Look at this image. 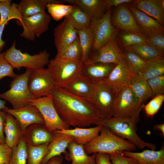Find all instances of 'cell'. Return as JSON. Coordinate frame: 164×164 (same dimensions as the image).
Returning <instances> with one entry per match:
<instances>
[{"label":"cell","mask_w":164,"mask_h":164,"mask_svg":"<svg viewBox=\"0 0 164 164\" xmlns=\"http://www.w3.org/2000/svg\"><path fill=\"white\" fill-rule=\"evenodd\" d=\"M50 95L60 117L70 126L85 128L95 125L101 119L88 99L74 95L57 86Z\"/></svg>","instance_id":"1"},{"label":"cell","mask_w":164,"mask_h":164,"mask_svg":"<svg viewBox=\"0 0 164 164\" xmlns=\"http://www.w3.org/2000/svg\"><path fill=\"white\" fill-rule=\"evenodd\" d=\"M89 155L97 153L110 154L117 152L134 151L136 147L128 141L113 133L108 127L103 126L99 135L84 145Z\"/></svg>","instance_id":"2"},{"label":"cell","mask_w":164,"mask_h":164,"mask_svg":"<svg viewBox=\"0 0 164 164\" xmlns=\"http://www.w3.org/2000/svg\"><path fill=\"white\" fill-rule=\"evenodd\" d=\"M137 124L130 118L112 116L101 119L95 125H100L108 127L115 135L128 141L140 149L148 148L155 150V145L145 142L137 135Z\"/></svg>","instance_id":"3"},{"label":"cell","mask_w":164,"mask_h":164,"mask_svg":"<svg viewBox=\"0 0 164 164\" xmlns=\"http://www.w3.org/2000/svg\"><path fill=\"white\" fill-rule=\"evenodd\" d=\"M14 40L11 46L5 52L4 56L8 63L14 68L19 70L22 67L34 70L44 68L49 63V53L46 50L33 55L23 53L15 47Z\"/></svg>","instance_id":"4"},{"label":"cell","mask_w":164,"mask_h":164,"mask_svg":"<svg viewBox=\"0 0 164 164\" xmlns=\"http://www.w3.org/2000/svg\"><path fill=\"white\" fill-rule=\"evenodd\" d=\"M31 69H26L23 73L17 75L10 82V89L0 94V98L9 102L12 109H17L30 104L34 98L28 87V81Z\"/></svg>","instance_id":"5"},{"label":"cell","mask_w":164,"mask_h":164,"mask_svg":"<svg viewBox=\"0 0 164 164\" xmlns=\"http://www.w3.org/2000/svg\"><path fill=\"white\" fill-rule=\"evenodd\" d=\"M144 105L129 87H125L116 94L113 116L130 118L137 123Z\"/></svg>","instance_id":"6"},{"label":"cell","mask_w":164,"mask_h":164,"mask_svg":"<svg viewBox=\"0 0 164 164\" xmlns=\"http://www.w3.org/2000/svg\"><path fill=\"white\" fill-rule=\"evenodd\" d=\"M48 65L56 86L63 88L82 74L84 63L81 60L61 61L53 59Z\"/></svg>","instance_id":"7"},{"label":"cell","mask_w":164,"mask_h":164,"mask_svg":"<svg viewBox=\"0 0 164 164\" xmlns=\"http://www.w3.org/2000/svg\"><path fill=\"white\" fill-rule=\"evenodd\" d=\"M111 8L108 9L102 16L91 19L90 27L94 37L92 50L96 51L117 36L118 30L113 26L111 20Z\"/></svg>","instance_id":"8"},{"label":"cell","mask_w":164,"mask_h":164,"mask_svg":"<svg viewBox=\"0 0 164 164\" xmlns=\"http://www.w3.org/2000/svg\"><path fill=\"white\" fill-rule=\"evenodd\" d=\"M94 83L93 93L88 99L99 112L101 119L113 116L116 93L110 86L104 82Z\"/></svg>","instance_id":"9"},{"label":"cell","mask_w":164,"mask_h":164,"mask_svg":"<svg viewBox=\"0 0 164 164\" xmlns=\"http://www.w3.org/2000/svg\"><path fill=\"white\" fill-rule=\"evenodd\" d=\"M30 104L38 109L44 120V126L50 131L53 132L70 128V126L60 117L50 95L34 99Z\"/></svg>","instance_id":"10"},{"label":"cell","mask_w":164,"mask_h":164,"mask_svg":"<svg viewBox=\"0 0 164 164\" xmlns=\"http://www.w3.org/2000/svg\"><path fill=\"white\" fill-rule=\"evenodd\" d=\"M51 20L50 15L45 12L21 17L16 22L19 26L23 27V31L20 36L29 41H34L36 37L39 38L47 31Z\"/></svg>","instance_id":"11"},{"label":"cell","mask_w":164,"mask_h":164,"mask_svg":"<svg viewBox=\"0 0 164 164\" xmlns=\"http://www.w3.org/2000/svg\"><path fill=\"white\" fill-rule=\"evenodd\" d=\"M28 86L31 94L36 99L50 95L56 85L49 69L44 68L32 70Z\"/></svg>","instance_id":"12"},{"label":"cell","mask_w":164,"mask_h":164,"mask_svg":"<svg viewBox=\"0 0 164 164\" xmlns=\"http://www.w3.org/2000/svg\"><path fill=\"white\" fill-rule=\"evenodd\" d=\"M116 36L96 51L84 64L101 63L117 65L124 62L123 51L119 47Z\"/></svg>","instance_id":"13"},{"label":"cell","mask_w":164,"mask_h":164,"mask_svg":"<svg viewBox=\"0 0 164 164\" xmlns=\"http://www.w3.org/2000/svg\"><path fill=\"white\" fill-rule=\"evenodd\" d=\"M2 111L12 116L24 133L27 128L32 125H44L43 117L38 109L30 104L17 109L5 106Z\"/></svg>","instance_id":"14"},{"label":"cell","mask_w":164,"mask_h":164,"mask_svg":"<svg viewBox=\"0 0 164 164\" xmlns=\"http://www.w3.org/2000/svg\"><path fill=\"white\" fill-rule=\"evenodd\" d=\"M111 20L113 26L118 30L143 34L126 4L117 7L112 15L111 14Z\"/></svg>","instance_id":"15"},{"label":"cell","mask_w":164,"mask_h":164,"mask_svg":"<svg viewBox=\"0 0 164 164\" xmlns=\"http://www.w3.org/2000/svg\"><path fill=\"white\" fill-rule=\"evenodd\" d=\"M133 75L124 61L115 65L108 77L102 82L110 86L116 94L123 88L129 86Z\"/></svg>","instance_id":"16"},{"label":"cell","mask_w":164,"mask_h":164,"mask_svg":"<svg viewBox=\"0 0 164 164\" xmlns=\"http://www.w3.org/2000/svg\"><path fill=\"white\" fill-rule=\"evenodd\" d=\"M126 5L142 32L147 37L156 34L164 33V26L155 19L138 10L130 3Z\"/></svg>","instance_id":"17"},{"label":"cell","mask_w":164,"mask_h":164,"mask_svg":"<svg viewBox=\"0 0 164 164\" xmlns=\"http://www.w3.org/2000/svg\"><path fill=\"white\" fill-rule=\"evenodd\" d=\"M53 35L57 52L73 43L78 37L77 30L65 18L55 28Z\"/></svg>","instance_id":"18"},{"label":"cell","mask_w":164,"mask_h":164,"mask_svg":"<svg viewBox=\"0 0 164 164\" xmlns=\"http://www.w3.org/2000/svg\"><path fill=\"white\" fill-rule=\"evenodd\" d=\"M53 135V132L49 131L44 125L34 124L27 128L22 137L27 145L36 146L49 143Z\"/></svg>","instance_id":"19"},{"label":"cell","mask_w":164,"mask_h":164,"mask_svg":"<svg viewBox=\"0 0 164 164\" xmlns=\"http://www.w3.org/2000/svg\"><path fill=\"white\" fill-rule=\"evenodd\" d=\"M130 4L164 26V0H135Z\"/></svg>","instance_id":"20"},{"label":"cell","mask_w":164,"mask_h":164,"mask_svg":"<svg viewBox=\"0 0 164 164\" xmlns=\"http://www.w3.org/2000/svg\"><path fill=\"white\" fill-rule=\"evenodd\" d=\"M53 138L48 145V152L41 164H46L52 158L65 154L69 145L74 141L73 137L67 134L54 131Z\"/></svg>","instance_id":"21"},{"label":"cell","mask_w":164,"mask_h":164,"mask_svg":"<svg viewBox=\"0 0 164 164\" xmlns=\"http://www.w3.org/2000/svg\"><path fill=\"white\" fill-rule=\"evenodd\" d=\"M94 88V83L81 74L75 77L63 88L76 96L89 99L92 94Z\"/></svg>","instance_id":"22"},{"label":"cell","mask_w":164,"mask_h":164,"mask_svg":"<svg viewBox=\"0 0 164 164\" xmlns=\"http://www.w3.org/2000/svg\"><path fill=\"white\" fill-rule=\"evenodd\" d=\"M103 126L97 125L96 126L85 128L76 127L70 128L55 131L68 135L73 137L74 141L77 144L84 145L97 137L100 133Z\"/></svg>","instance_id":"23"},{"label":"cell","mask_w":164,"mask_h":164,"mask_svg":"<svg viewBox=\"0 0 164 164\" xmlns=\"http://www.w3.org/2000/svg\"><path fill=\"white\" fill-rule=\"evenodd\" d=\"M115 65L101 63L84 64L82 74L93 83L102 81L108 77Z\"/></svg>","instance_id":"24"},{"label":"cell","mask_w":164,"mask_h":164,"mask_svg":"<svg viewBox=\"0 0 164 164\" xmlns=\"http://www.w3.org/2000/svg\"><path fill=\"white\" fill-rule=\"evenodd\" d=\"M63 3L56 0H21L17 4V8L21 17L31 16L46 12V5L49 3Z\"/></svg>","instance_id":"25"},{"label":"cell","mask_w":164,"mask_h":164,"mask_svg":"<svg viewBox=\"0 0 164 164\" xmlns=\"http://www.w3.org/2000/svg\"><path fill=\"white\" fill-rule=\"evenodd\" d=\"M68 152H66L65 158L71 161L70 164H97L96 153L89 155L84 150L83 145L77 144L74 141L68 145Z\"/></svg>","instance_id":"26"},{"label":"cell","mask_w":164,"mask_h":164,"mask_svg":"<svg viewBox=\"0 0 164 164\" xmlns=\"http://www.w3.org/2000/svg\"><path fill=\"white\" fill-rule=\"evenodd\" d=\"M121 152L125 156L135 159L140 164H164L163 147L158 151L147 149L141 152Z\"/></svg>","instance_id":"27"},{"label":"cell","mask_w":164,"mask_h":164,"mask_svg":"<svg viewBox=\"0 0 164 164\" xmlns=\"http://www.w3.org/2000/svg\"><path fill=\"white\" fill-rule=\"evenodd\" d=\"M5 143L12 148L15 147L24 132L16 120L7 113L4 128Z\"/></svg>","instance_id":"28"},{"label":"cell","mask_w":164,"mask_h":164,"mask_svg":"<svg viewBox=\"0 0 164 164\" xmlns=\"http://www.w3.org/2000/svg\"><path fill=\"white\" fill-rule=\"evenodd\" d=\"M63 2L77 5L86 12L91 19L100 17L108 9L104 0H63Z\"/></svg>","instance_id":"29"},{"label":"cell","mask_w":164,"mask_h":164,"mask_svg":"<svg viewBox=\"0 0 164 164\" xmlns=\"http://www.w3.org/2000/svg\"><path fill=\"white\" fill-rule=\"evenodd\" d=\"M129 87L142 103L143 104L148 99L152 97V92L147 80L141 74L133 75Z\"/></svg>","instance_id":"30"},{"label":"cell","mask_w":164,"mask_h":164,"mask_svg":"<svg viewBox=\"0 0 164 164\" xmlns=\"http://www.w3.org/2000/svg\"><path fill=\"white\" fill-rule=\"evenodd\" d=\"M70 13L64 18L66 19L77 30L90 27L91 18L85 11L75 5Z\"/></svg>","instance_id":"31"},{"label":"cell","mask_w":164,"mask_h":164,"mask_svg":"<svg viewBox=\"0 0 164 164\" xmlns=\"http://www.w3.org/2000/svg\"><path fill=\"white\" fill-rule=\"evenodd\" d=\"M82 50L78 37L73 43L57 52L54 58L61 61L81 60Z\"/></svg>","instance_id":"32"},{"label":"cell","mask_w":164,"mask_h":164,"mask_svg":"<svg viewBox=\"0 0 164 164\" xmlns=\"http://www.w3.org/2000/svg\"><path fill=\"white\" fill-rule=\"evenodd\" d=\"M77 31L82 50L81 61L84 63L88 59L91 51L92 50L94 36L90 26Z\"/></svg>","instance_id":"33"},{"label":"cell","mask_w":164,"mask_h":164,"mask_svg":"<svg viewBox=\"0 0 164 164\" xmlns=\"http://www.w3.org/2000/svg\"><path fill=\"white\" fill-rule=\"evenodd\" d=\"M123 51L125 62L129 70L133 75L141 74L147 61L136 53L125 49Z\"/></svg>","instance_id":"34"},{"label":"cell","mask_w":164,"mask_h":164,"mask_svg":"<svg viewBox=\"0 0 164 164\" xmlns=\"http://www.w3.org/2000/svg\"><path fill=\"white\" fill-rule=\"evenodd\" d=\"M148 80L154 77L164 75V59L160 56L147 61L141 73Z\"/></svg>","instance_id":"35"},{"label":"cell","mask_w":164,"mask_h":164,"mask_svg":"<svg viewBox=\"0 0 164 164\" xmlns=\"http://www.w3.org/2000/svg\"><path fill=\"white\" fill-rule=\"evenodd\" d=\"M124 48L125 50L136 53L146 61L164 56V55L160 53L146 43Z\"/></svg>","instance_id":"36"},{"label":"cell","mask_w":164,"mask_h":164,"mask_svg":"<svg viewBox=\"0 0 164 164\" xmlns=\"http://www.w3.org/2000/svg\"><path fill=\"white\" fill-rule=\"evenodd\" d=\"M49 144L36 146L27 145L28 156L26 164H41L48 153Z\"/></svg>","instance_id":"37"},{"label":"cell","mask_w":164,"mask_h":164,"mask_svg":"<svg viewBox=\"0 0 164 164\" xmlns=\"http://www.w3.org/2000/svg\"><path fill=\"white\" fill-rule=\"evenodd\" d=\"M27 146L22 137L17 145L12 148V154L9 164H26Z\"/></svg>","instance_id":"38"},{"label":"cell","mask_w":164,"mask_h":164,"mask_svg":"<svg viewBox=\"0 0 164 164\" xmlns=\"http://www.w3.org/2000/svg\"><path fill=\"white\" fill-rule=\"evenodd\" d=\"M73 8V5L59 3H49L46 5V9L50 15L56 21L67 16L72 11Z\"/></svg>","instance_id":"39"},{"label":"cell","mask_w":164,"mask_h":164,"mask_svg":"<svg viewBox=\"0 0 164 164\" xmlns=\"http://www.w3.org/2000/svg\"><path fill=\"white\" fill-rule=\"evenodd\" d=\"M119 39L124 47L146 43L147 37L144 34L131 31H122Z\"/></svg>","instance_id":"40"},{"label":"cell","mask_w":164,"mask_h":164,"mask_svg":"<svg viewBox=\"0 0 164 164\" xmlns=\"http://www.w3.org/2000/svg\"><path fill=\"white\" fill-rule=\"evenodd\" d=\"M164 101V94L156 96L147 104L144 105L143 108L148 117H153L160 109Z\"/></svg>","instance_id":"41"},{"label":"cell","mask_w":164,"mask_h":164,"mask_svg":"<svg viewBox=\"0 0 164 164\" xmlns=\"http://www.w3.org/2000/svg\"><path fill=\"white\" fill-rule=\"evenodd\" d=\"M14 4L9 0H0V25L13 19Z\"/></svg>","instance_id":"42"},{"label":"cell","mask_w":164,"mask_h":164,"mask_svg":"<svg viewBox=\"0 0 164 164\" xmlns=\"http://www.w3.org/2000/svg\"><path fill=\"white\" fill-rule=\"evenodd\" d=\"M152 92V97L164 93V75L147 80Z\"/></svg>","instance_id":"43"},{"label":"cell","mask_w":164,"mask_h":164,"mask_svg":"<svg viewBox=\"0 0 164 164\" xmlns=\"http://www.w3.org/2000/svg\"><path fill=\"white\" fill-rule=\"evenodd\" d=\"M146 43L151 46L160 53L164 55V33L156 34L147 37Z\"/></svg>","instance_id":"44"},{"label":"cell","mask_w":164,"mask_h":164,"mask_svg":"<svg viewBox=\"0 0 164 164\" xmlns=\"http://www.w3.org/2000/svg\"><path fill=\"white\" fill-rule=\"evenodd\" d=\"M121 152L109 154L112 164H140L135 159L125 156Z\"/></svg>","instance_id":"45"},{"label":"cell","mask_w":164,"mask_h":164,"mask_svg":"<svg viewBox=\"0 0 164 164\" xmlns=\"http://www.w3.org/2000/svg\"><path fill=\"white\" fill-rule=\"evenodd\" d=\"M13 69L5 58L3 53H0V80L6 77H15L16 74L14 72Z\"/></svg>","instance_id":"46"},{"label":"cell","mask_w":164,"mask_h":164,"mask_svg":"<svg viewBox=\"0 0 164 164\" xmlns=\"http://www.w3.org/2000/svg\"><path fill=\"white\" fill-rule=\"evenodd\" d=\"M12 154V148L5 143H0V164L9 163Z\"/></svg>","instance_id":"47"},{"label":"cell","mask_w":164,"mask_h":164,"mask_svg":"<svg viewBox=\"0 0 164 164\" xmlns=\"http://www.w3.org/2000/svg\"><path fill=\"white\" fill-rule=\"evenodd\" d=\"M7 113L3 111H0V143H5L4 128Z\"/></svg>","instance_id":"48"},{"label":"cell","mask_w":164,"mask_h":164,"mask_svg":"<svg viewBox=\"0 0 164 164\" xmlns=\"http://www.w3.org/2000/svg\"><path fill=\"white\" fill-rule=\"evenodd\" d=\"M95 161L97 164H112L109 154L106 153H96Z\"/></svg>","instance_id":"49"},{"label":"cell","mask_w":164,"mask_h":164,"mask_svg":"<svg viewBox=\"0 0 164 164\" xmlns=\"http://www.w3.org/2000/svg\"><path fill=\"white\" fill-rule=\"evenodd\" d=\"M132 0H104L105 4L107 9L111 8V7H117L119 5L124 4L132 3Z\"/></svg>","instance_id":"50"},{"label":"cell","mask_w":164,"mask_h":164,"mask_svg":"<svg viewBox=\"0 0 164 164\" xmlns=\"http://www.w3.org/2000/svg\"><path fill=\"white\" fill-rule=\"evenodd\" d=\"M8 22L7 21L0 25V52H1L6 43V42L2 40V36L5 26L8 23Z\"/></svg>","instance_id":"51"},{"label":"cell","mask_w":164,"mask_h":164,"mask_svg":"<svg viewBox=\"0 0 164 164\" xmlns=\"http://www.w3.org/2000/svg\"><path fill=\"white\" fill-rule=\"evenodd\" d=\"M63 158L61 155L54 157L50 159L46 164H62Z\"/></svg>","instance_id":"52"},{"label":"cell","mask_w":164,"mask_h":164,"mask_svg":"<svg viewBox=\"0 0 164 164\" xmlns=\"http://www.w3.org/2000/svg\"><path fill=\"white\" fill-rule=\"evenodd\" d=\"M153 130H157L161 132V135L164 136V124L162 123L154 125L153 128Z\"/></svg>","instance_id":"53"},{"label":"cell","mask_w":164,"mask_h":164,"mask_svg":"<svg viewBox=\"0 0 164 164\" xmlns=\"http://www.w3.org/2000/svg\"><path fill=\"white\" fill-rule=\"evenodd\" d=\"M6 104V101H5L0 99V111H2L5 107Z\"/></svg>","instance_id":"54"},{"label":"cell","mask_w":164,"mask_h":164,"mask_svg":"<svg viewBox=\"0 0 164 164\" xmlns=\"http://www.w3.org/2000/svg\"><path fill=\"white\" fill-rule=\"evenodd\" d=\"M9 164V163H6V164Z\"/></svg>","instance_id":"55"},{"label":"cell","mask_w":164,"mask_h":164,"mask_svg":"<svg viewBox=\"0 0 164 164\" xmlns=\"http://www.w3.org/2000/svg\"><path fill=\"white\" fill-rule=\"evenodd\" d=\"M0 53H1V52H0Z\"/></svg>","instance_id":"56"}]
</instances>
